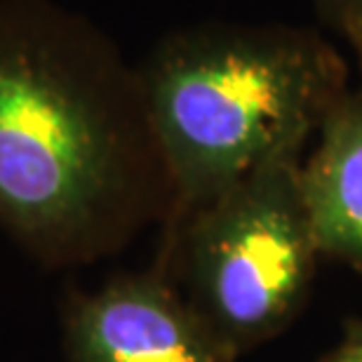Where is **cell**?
<instances>
[{
    "mask_svg": "<svg viewBox=\"0 0 362 362\" xmlns=\"http://www.w3.org/2000/svg\"><path fill=\"white\" fill-rule=\"evenodd\" d=\"M317 17L362 64V0H313Z\"/></svg>",
    "mask_w": 362,
    "mask_h": 362,
    "instance_id": "8992f818",
    "label": "cell"
},
{
    "mask_svg": "<svg viewBox=\"0 0 362 362\" xmlns=\"http://www.w3.org/2000/svg\"><path fill=\"white\" fill-rule=\"evenodd\" d=\"M66 362H235L165 271L118 275L94 292L71 289L62 308Z\"/></svg>",
    "mask_w": 362,
    "mask_h": 362,
    "instance_id": "277c9868",
    "label": "cell"
},
{
    "mask_svg": "<svg viewBox=\"0 0 362 362\" xmlns=\"http://www.w3.org/2000/svg\"><path fill=\"white\" fill-rule=\"evenodd\" d=\"M136 74L168 181L165 226L259 165L306 153L325 115L349 92L341 52L317 31L285 24L177 28Z\"/></svg>",
    "mask_w": 362,
    "mask_h": 362,
    "instance_id": "7a4b0ae2",
    "label": "cell"
},
{
    "mask_svg": "<svg viewBox=\"0 0 362 362\" xmlns=\"http://www.w3.org/2000/svg\"><path fill=\"white\" fill-rule=\"evenodd\" d=\"M301 193L320 255L362 273V92L349 90L325 115Z\"/></svg>",
    "mask_w": 362,
    "mask_h": 362,
    "instance_id": "5b68a950",
    "label": "cell"
},
{
    "mask_svg": "<svg viewBox=\"0 0 362 362\" xmlns=\"http://www.w3.org/2000/svg\"><path fill=\"white\" fill-rule=\"evenodd\" d=\"M349 341H351V344L356 346V349L362 353V325H358V327H353V329H351Z\"/></svg>",
    "mask_w": 362,
    "mask_h": 362,
    "instance_id": "ba28073f",
    "label": "cell"
},
{
    "mask_svg": "<svg viewBox=\"0 0 362 362\" xmlns=\"http://www.w3.org/2000/svg\"><path fill=\"white\" fill-rule=\"evenodd\" d=\"M325 362H362V353L349 341V339H346L341 349H339L337 353H332Z\"/></svg>",
    "mask_w": 362,
    "mask_h": 362,
    "instance_id": "52a82bcc",
    "label": "cell"
},
{
    "mask_svg": "<svg viewBox=\"0 0 362 362\" xmlns=\"http://www.w3.org/2000/svg\"><path fill=\"white\" fill-rule=\"evenodd\" d=\"M303 158H273L165 226L158 269L238 356L280 334L313 285L322 255L301 193Z\"/></svg>",
    "mask_w": 362,
    "mask_h": 362,
    "instance_id": "3957f363",
    "label": "cell"
},
{
    "mask_svg": "<svg viewBox=\"0 0 362 362\" xmlns=\"http://www.w3.org/2000/svg\"><path fill=\"white\" fill-rule=\"evenodd\" d=\"M165 214L136 66L57 0H0V228L59 271L113 255Z\"/></svg>",
    "mask_w": 362,
    "mask_h": 362,
    "instance_id": "6da1fadb",
    "label": "cell"
}]
</instances>
